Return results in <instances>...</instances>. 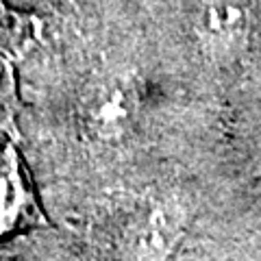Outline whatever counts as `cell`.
I'll list each match as a JSON object with an SVG mask.
<instances>
[{"mask_svg":"<svg viewBox=\"0 0 261 261\" xmlns=\"http://www.w3.org/2000/svg\"><path fill=\"white\" fill-rule=\"evenodd\" d=\"M140 116V89L128 74L96 79L81 98V124L89 137L102 144L120 142L133 130Z\"/></svg>","mask_w":261,"mask_h":261,"instance_id":"6da1fadb","label":"cell"},{"mask_svg":"<svg viewBox=\"0 0 261 261\" xmlns=\"http://www.w3.org/2000/svg\"><path fill=\"white\" fill-rule=\"evenodd\" d=\"M194 31L202 50L222 57L240 42L244 11L238 0H200L194 13Z\"/></svg>","mask_w":261,"mask_h":261,"instance_id":"3957f363","label":"cell"},{"mask_svg":"<svg viewBox=\"0 0 261 261\" xmlns=\"http://www.w3.org/2000/svg\"><path fill=\"white\" fill-rule=\"evenodd\" d=\"M15 100V74L13 65L0 53V113L11 111Z\"/></svg>","mask_w":261,"mask_h":261,"instance_id":"277c9868","label":"cell"},{"mask_svg":"<svg viewBox=\"0 0 261 261\" xmlns=\"http://www.w3.org/2000/svg\"><path fill=\"white\" fill-rule=\"evenodd\" d=\"M187 222V209L178 198H163L130 228L122 261H172Z\"/></svg>","mask_w":261,"mask_h":261,"instance_id":"7a4b0ae2","label":"cell"}]
</instances>
